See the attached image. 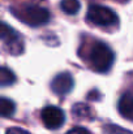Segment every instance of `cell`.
Segmentation results:
<instances>
[{"instance_id":"obj_15","label":"cell","mask_w":133,"mask_h":134,"mask_svg":"<svg viewBox=\"0 0 133 134\" xmlns=\"http://www.w3.org/2000/svg\"><path fill=\"white\" fill-rule=\"evenodd\" d=\"M120 1H125V0H120Z\"/></svg>"},{"instance_id":"obj_10","label":"cell","mask_w":133,"mask_h":134,"mask_svg":"<svg viewBox=\"0 0 133 134\" xmlns=\"http://www.w3.org/2000/svg\"><path fill=\"white\" fill-rule=\"evenodd\" d=\"M14 111H16V104L10 99H8V98H1L0 99V112H1L3 117L13 116Z\"/></svg>"},{"instance_id":"obj_14","label":"cell","mask_w":133,"mask_h":134,"mask_svg":"<svg viewBox=\"0 0 133 134\" xmlns=\"http://www.w3.org/2000/svg\"><path fill=\"white\" fill-rule=\"evenodd\" d=\"M5 134H30V133H29L28 130H25V129L13 126V128H8L7 132H5Z\"/></svg>"},{"instance_id":"obj_9","label":"cell","mask_w":133,"mask_h":134,"mask_svg":"<svg viewBox=\"0 0 133 134\" xmlns=\"http://www.w3.org/2000/svg\"><path fill=\"white\" fill-rule=\"evenodd\" d=\"M60 8L65 14H77L78 10L81 9V3L80 0H61L60 1Z\"/></svg>"},{"instance_id":"obj_12","label":"cell","mask_w":133,"mask_h":134,"mask_svg":"<svg viewBox=\"0 0 133 134\" xmlns=\"http://www.w3.org/2000/svg\"><path fill=\"white\" fill-rule=\"evenodd\" d=\"M103 133L104 134H133L129 130H125L120 126H116V125H106L103 128Z\"/></svg>"},{"instance_id":"obj_8","label":"cell","mask_w":133,"mask_h":134,"mask_svg":"<svg viewBox=\"0 0 133 134\" xmlns=\"http://www.w3.org/2000/svg\"><path fill=\"white\" fill-rule=\"evenodd\" d=\"M72 115L80 120H93L94 119L93 109L86 103H76L72 107Z\"/></svg>"},{"instance_id":"obj_3","label":"cell","mask_w":133,"mask_h":134,"mask_svg":"<svg viewBox=\"0 0 133 134\" xmlns=\"http://www.w3.org/2000/svg\"><path fill=\"white\" fill-rule=\"evenodd\" d=\"M86 20L93 25L102 26V27L116 25L119 21L118 14L111 8L104 5H98V4H93L89 7L86 12Z\"/></svg>"},{"instance_id":"obj_11","label":"cell","mask_w":133,"mask_h":134,"mask_svg":"<svg viewBox=\"0 0 133 134\" xmlns=\"http://www.w3.org/2000/svg\"><path fill=\"white\" fill-rule=\"evenodd\" d=\"M14 82H16L14 73L10 69H8L7 66H3L0 69V85H1V87L9 86V85H12Z\"/></svg>"},{"instance_id":"obj_13","label":"cell","mask_w":133,"mask_h":134,"mask_svg":"<svg viewBox=\"0 0 133 134\" xmlns=\"http://www.w3.org/2000/svg\"><path fill=\"white\" fill-rule=\"evenodd\" d=\"M67 134H91V133L89 132L88 129L82 128V126H75V128H72L71 130H68Z\"/></svg>"},{"instance_id":"obj_5","label":"cell","mask_w":133,"mask_h":134,"mask_svg":"<svg viewBox=\"0 0 133 134\" xmlns=\"http://www.w3.org/2000/svg\"><path fill=\"white\" fill-rule=\"evenodd\" d=\"M41 119L43 125L50 130H57L64 125L65 113L56 105H47L41 112Z\"/></svg>"},{"instance_id":"obj_1","label":"cell","mask_w":133,"mask_h":134,"mask_svg":"<svg viewBox=\"0 0 133 134\" xmlns=\"http://www.w3.org/2000/svg\"><path fill=\"white\" fill-rule=\"evenodd\" d=\"M12 13L17 17V20L22 21L24 24H26L31 27L43 26L51 18L48 9L39 7V5H34V4L24 5L18 9H12Z\"/></svg>"},{"instance_id":"obj_2","label":"cell","mask_w":133,"mask_h":134,"mask_svg":"<svg viewBox=\"0 0 133 134\" xmlns=\"http://www.w3.org/2000/svg\"><path fill=\"white\" fill-rule=\"evenodd\" d=\"M115 55L110 46L103 42H94L90 49V63L97 72H108L114 65Z\"/></svg>"},{"instance_id":"obj_6","label":"cell","mask_w":133,"mask_h":134,"mask_svg":"<svg viewBox=\"0 0 133 134\" xmlns=\"http://www.w3.org/2000/svg\"><path fill=\"white\" fill-rule=\"evenodd\" d=\"M73 85H75V81H73V77L71 76V73L61 72V73L56 74L54 77V80L51 81V90L56 95H65V94L71 92V90L73 89Z\"/></svg>"},{"instance_id":"obj_7","label":"cell","mask_w":133,"mask_h":134,"mask_svg":"<svg viewBox=\"0 0 133 134\" xmlns=\"http://www.w3.org/2000/svg\"><path fill=\"white\" fill-rule=\"evenodd\" d=\"M118 109L119 113L125 117V119H133V94L125 92L124 95L120 96L119 103H118Z\"/></svg>"},{"instance_id":"obj_4","label":"cell","mask_w":133,"mask_h":134,"mask_svg":"<svg viewBox=\"0 0 133 134\" xmlns=\"http://www.w3.org/2000/svg\"><path fill=\"white\" fill-rule=\"evenodd\" d=\"M0 38H1L4 49L8 53H10V55H20L24 51L22 37L14 29H12L9 25H7L5 22L1 24Z\"/></svg>"}]
</instances>
